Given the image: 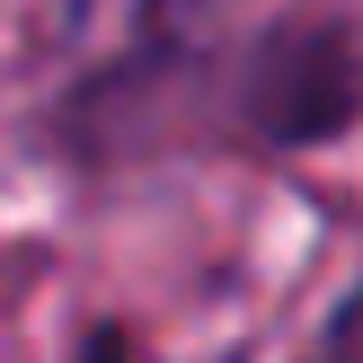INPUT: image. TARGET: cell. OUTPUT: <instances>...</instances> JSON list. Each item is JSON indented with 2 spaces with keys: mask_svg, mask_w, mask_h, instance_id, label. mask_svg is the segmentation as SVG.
Segmentation results:
<instances>
[{
  "mask_svg": "<svg viewBox=\"0 0 363 363\" xmlns=\"http://www.w3.org/2000/svg\"><path fill=\"white\" fill-rule=\"evenodd\" d=\"M363 116V45L346 18H275L230 53V142L319 151Z\"/></svg>",
  "mask_w": 363,
  "mask_h": 363,
  "instance_id": "7a4b0ae2",
  "label": "cell"
},
{
  "mask_svg": "<svg viewBox=\"0 0 363 363\" xmlns=\"http://www.w3.org/2000/svg\"><path fill=\"white\" fill-rule=\"evenodd\" d=\"M71 363H142V346H133L124 319H89V328L71 337Z\"/></svg>",
  "mask_w": 363,
  "mask_h": 363,
  "instance_id": "277c9868",
  "label": "cell"
},
{
  "mask_svg": "<svg viewBox=\"0 0 363 363\" xmlns=\"http://www.w3.org/2000/svg\"><path fill=\"white\" fill-rule=\"evenodd\" d=\"M319 363H363V284L328 311V328H319Z\"/></svg>",
  "mask_w": 363,
  "mask_h": 363,
  "instance_id": "3957f363",
  "label": "cell"
},
{
  "mask_svg": "<svg viewBox=\"0 0 363 363\" xmlns=\"http://www.w3.org/2000/svg\"><path fill=\"white\" fill-rule=\"evenodd\" d=\"M230 0H133V35L53 98L45 133L71 169H133L195 133H230Z\"/></svg>",
  "mask_w": 363,
  "mask_h": 363,
  "instance_id": "6da1fadb",
  "label": "cell"
}]
</instances>
